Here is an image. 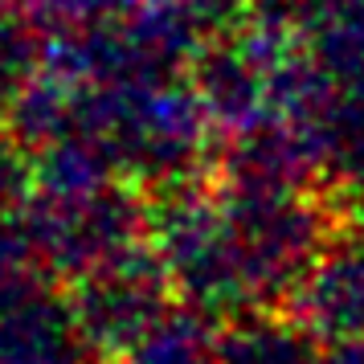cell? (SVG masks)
<instances>
[{
  "label": "cell",
  "mask_w": 364,
  "mask_h": 364,
  "mask_svg": "<svg viewBox=\"0 0 364 364\" xmlns=\"http://www.w3.org/2000/svg\"><path fill=\"white\" fill-rule=\"evenodd\" d=\"M360 221H364V209H360Z\"/></svg>",
  "instance_id": "6"
},
{
  "label": "cell",
  "mask_w": 364,
  "mask_h": 364,
  "mask_svg": "<svg viewBox=\"0 0 364 364\" xmlns=\"http://www.w3.org/2000/svg\"><path fill=\"white\" fill-rule=\"evenodd\" d=\"M315 50L336 82L364 86V0H315Z\"/></svg>",
  "instance_id": "3"
},
{
  "label": "cell",
  "mask_w": 364,
  "mask_h": 364,
  "mask_svg": "<svg viewBox=\"0 0 364 364\" xmlns=\"http://www.w3.org/2000/svg\"><path fill=\"white\" fill-rule=\"evenodd\" d=\"M303 323L323 340H360L364 336V246L319 254L299 291Z\"/></svg>",
  "instance_id": "1"
},
{
  "label": "cell",
  "mask_w": 364,
  "mask_h": 364,
  "mask_svg": "<svg viewBox=\"0 0 364 364\" xmlns=\"http://www.w3.org/2000/svg\"><path fill=\"white\" fill-rule=\"evenodd\" d=\"M307 139L336 181L364 184V86H323L307 107Z\"/></svg>",
  "instance_id": "2"
},
{
  "label": "cell",
  "mask_w": 364,
  "mask_h": 364,
  "mask_svg": "<svg viewBox=\"0 0 364 364\" xmlns=\"http://www.w3.org/2000/svg\"><path fill=\"white\" fill-rule=\"evenodd\" d=\"M328 364H364V336L360 340H344V344L328 356Z\"/></svg>",
  "instance_id": "5"
},
{
  "label": "cell",
  "mask_w": 364,
  "mask_h": 364,
  "mask_svg": "<svg viewBox=\"0 0 364 364\" xmlns=\"http://www.w3.org/2000/svg\"><path fill=\"white\" fill-rule=\"evenodd\" d=\"M230 364H319V352L291 328H250L233 344Z\"/></svg>",
  "instance_id": "4"
}]
</instances>
